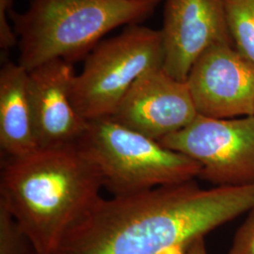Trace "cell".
<instances>
[{
  "mask_svg": "<svg viewBox=\"0 0 254 254\" xmlns=\"http://www.w3.org/2000/svg\"><path fill=\"white\" fill-rule=\"evenodd\" d=\"M254 208V184L200 189L192 181L99 198L55 254H180Z\"/></svg>",
  "mask_w": 254,
  "mask_h": 254,
  "instance_id": "cell-1",
  "label": "cell"
},
{
  "mask_svg": "<svg viewBox=\"0 0 254 254\" xmlns=\"http://www.w3.org/2000/svg\"><path fill=\"white\" fill-rule=\"evenodd\" d=\"M102 183L76 145L38 149L2 161L0 204L39 254H55L64 236L100 198Z\"/></svg>",
  "mask_w": 254,
  "mask_h": 254,
  "instance_id": "cell-2",
  "label": "cell"
},
{
  "mask_svg": "<svg viewBox=\"0 0 254 254\" xmlns=\"http://www.w3.org/2000/svg\"><path fill=\"white\" fill-rule=\"evenodd\" d=\"M160 0H31L9 15L18 38V64L32 71L55 60L73 64L114 28L148 17Z\"/></svg>",
  "mask_w": 254,
  "mask_h": 254,
  "instance_id": "cell-3",
  "label": "cell"
},
{
  "mask_svg": "<svg viewBox=\"0 0 254 254\" xmlns=\"http://www.w3.org/2000/svg\"><path fill=\"white\" fill-rule=\"evenodd\" d=\"M76 146L98 173L102 187L126 196L180 185L200 176V164L109 117L88 121Z\"/></svg>",
  "mask_w": 254,
  "mask_h": 254,
  "instance_id": "cell-4",
  "label": "cell"
},
{
  "mask_svg": "<svg viewBox=\"0 0 254 254\" xmlns=\"http://www.w3.org/2000/svg\"><path fill=\"white\" fill-rule=\"evenodd\" d=\"M163 64L161 31L131 25L100 42L86 57L71 85L73 107L86 121L112 116L132 85Z\"/></svg>",
  "mask_w": 254,
  "mask_h": 254,
  "instance_id": "cell-5",
  "label": "cell"
},
{
  "mask_svg": "<svg viewBox=\"0 0 254 254\" xmlns=\"http://www.w3.org/2000/svg\"><path fill=\"white\" fill-rule=\"evenodd\" d=\"M200 164V176L217 187L254 184V116L198 115L188 127L158 140Z\"/></svg>",
  "mask_w": 254,
  "mask_h": 254,
  "instance_id": "cell-6",
  "label": "cell"
},
{
  "mask_svg": "<svg viewBox=\"0 0 254 254\" xmlns=\"http://www.w3.org/2000/svg\"><path fill=\"white\" fill-rule=\"evenodd\" d=\"M186 82L199 115L254 116V64L234 44L209 47L193 64Z\"/></svg>",
  "mask_w": 254,
  "mask_h": 254,
  "instance_id": "cell-7",
  "label": "cell"
},
{
  "mask_svg": "<svg viewBox=\"0 0 254 254\" xmlns=\"http://www.w3.org/2000/svg\"><path fill=\"white\" fill-rule=\"evenodd\" d=\"M198 115L187 82L157 68L132 85L111 117L158 141L188 127Z\"/></svg>",
  "mask_w": 254,
  "mask_h": 254,
  "instance_id": "cell-8",
  "label": "cell"
},
{
  "mask_svg": "<svg viewBox=\"0 0 254 254\" xmlns=\"http://www.w3.org/2000/svg\"><path fill=\"white\" fill-rule=\"evenodd\" d=\"M163 70L186 82L195 62L209 47L234 44L222 0H166L163 27Z\"/></svg>",
  "mask_w": 254,
  "mask_h": 254,
  "instance_id": "cell-9",
  "label": "cell"
},
{
  "mask_svg": "<svg viewBox=\"0 0 254 254\" xmlns=\"http://www.w3.org/2000/svg\"><path fill=\"white\" fill-rule=\"evenodd\" d=\"M73 64L55 60L28 72V94L39 149L76 145L88 121L71 101Z\"/></svg>",
  "mask_w": 254,
  "mask_h": 254,
  "instance_id": "cell-10",
  "label": "cell"
},
{
  "mask_svg": "<svg viewBox=\"0 0 254 254\" xmlns=\"http://www.w3.org/2000/svg\"><path fill=\"white\" fill-rule=\"evenodd\" d=\"M0 146L6 158L25 156L39 149L28 94V72L9 61L0 70Z\"/></svg>",
  "mask_w": 254,
  "mask_h": 254,
  "instance_id": "cell-11",
  "label": "cell"
},
{
  "mask_svg": "<svg viewBox=\"0 0 254 254\" xmlns=\"http://www.w3.org/2000/svg\"><path fill=\"white\" fill-rule=\"evenodd\" d=\"M236 49L254 64V0H222Z\"/></svg>",
  "mask_w": 254,
  "mask_h": 254,
  "instance_id": "cell-12",
  "label": "cell"
},
{
  "mask_svg": "<svg viewBox=\"0 0 254 254\" xmlns=\"http://www.w3.org/2000/svg\"><path fill=\"white\" fill-rule=\"evenodd\" d=\"M0 254H39L9 211L0 204Z\"/></svg>",
  "mask_w": 254,
  "mask_h": 254,
  "instance_id": "cell-13",
  "label": "cell"
},
{
  "mask_svg": "<svg viewBox=\"0 0 254 254\" xmlns=\"http://www.w3.org/2000/svg\"><path fill=\"white\" fill-rule=\"evenodd\" d=\"M229 254H254V208L237 230Z\"/></svg>",
  "mask_w": 254,
  "mask_h": 254,
  "instance_id": "cell-14",
  "label": "cell"
},
{
  "mask_svg": "<svg viewBox=\"0 0 254 254\" xmlns=\"http://www.w3.org/2000/svg\"><path fill=\"white\" fill-rule=\"evenodd\" d=\"M12 7V0H0V47L2 52L18 45V38L14 27L10 25L9 10Z\"/></svg>",
  "mask_w": 254,
  "mask_h": 254,
  "instance_id": "cell-15",
  "label": "cell"
},
{
  "mask_svg": "<svg viewBox=\"0 0 254 254\" xmlns=\"http://www.w3.org/2000/svg\"><path fill=\"white\" fill-rule=\"evenodd\" d=\"M180 254H207L204 244V238L201 237L197 239Z\"/></svg>",
  "mask_w": 254,
  "mask_h": 254,
  "instance_id": "cell-16",
  "label": "cell"
}]
</instances>
